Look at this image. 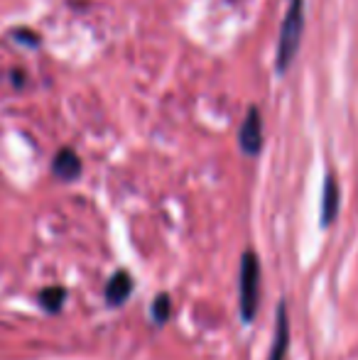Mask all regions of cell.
I'll return each instance as SVG.
<instances>
[{
	"label": "cell",
	"mask_w": 358,
	"mask_h": 360,
	"mask_svg": "<svg viewBox=\"0 0 358 360\" xmlns=\"http://www.w3.org/2000/svg\"><path fill=\"white\" fill-rule=\"evenodd\" d=\"M64 299H67V292L62 287H47L42 294H39V302H42L44 311L57 314L59 309L64 307Z\"/></svg>",
	"instance_id": "obj_8"
},
{
	"label": "cell",
	"mask_w": 358,
	"mask_h": 360,
	"mask_svg": "<svg viewBox=\"0 0 358 360\" xmlns=\"http://www.w3.org/2000/svg\"><path fill=\"white\" fill-rule=\"evenodd\" d=\"M238 145L248 157H255L263 150V118H260L258 108H248V113H245L238 133Z\"/></svg>",
	"instance_id": "obj_3"
},
{
	"label": "cell",
	"mask_w": 358,
	"mask_h": 360,
	"mask_svg": "<svg viewBox=\"0 0 358 360\" xmlns=\"http://www.w3.org/2000/svg\"><path fill=\"white\" fill-rule=\"evenodd\" d=\"M302 32H305V0H292L285 13V20H282L275 49V67L280 74H285L290 64L295 62L297 52H300Z\"/></svg>",
	"instance_id": "obj_1"
},
{
	"label": "cell",
	"mask_w": 358,
	"mask_h": 360,
	"mask_svg": "<svg viewBox=\"0 0 358 360\" xmlns=\"http://www.w3.org/2000/svg\"><path fill=\"white\" fill-rule=\"evenodd\" d=\"M287 346H290V321H287L285 302H280V307H277L275 338H272V348H270L268 360H285L287 358Z\"/></svg>",
	"instance_id": "obj_4"
},
{
	"label": "cell",
	"mask_w": 358,
	"mask_h": 360,
	"mask_svg": "<svg viewBox=\"0 0 358 360\" xmlns=\"http://www.w3.org/2000/svg\"><path fill=\"white\" fill-rule=\"evenodd\" d=\"M133 294V280H130L128 272H115L113 277L106 285V302L110 307H120L123 302H128V297Z\"/></svg>",
	"instance_id": "obj_7"
},
{
	"label": "cell",
	"mask_w": 358,
	"mask_h": 360,
	"mask_svg": "<svg viewBox=\"0 0 358 360\" xmlns=\"http://www.w3.org/2000/svg\"><path fill=\"white\" fill-rule=\"evenodd\" d=\"M170 316H172V302H170V294L162 292L153 302V319L155 323H167Z\"/></svg>",
	"instance_id": "obj_9"
},
{
	"label": "cell",
	"mask_w": 358,
	"mask_h": 360,
	"mask_svg": "<svg viewBox=\"0 0 358 360\" xmlns=\"http://www.w3.org/2000/svg\"><path fill=\"white\" fill-rule=\"evenodd\" d=\"M260 304V262L253 250H245L238 270V307L243 321H253Z\"/></svg>",
	"instance_id": "obj_2"
},
{
	"label": "cell",
	"mask_w": 358,
	"mask_h": 360,
	"mask_svg": "<svg viewBox=\"0 0 358 360\" xmlns=\"http://www.w3.org/2000/svg\"><path fill=\"white\" fill-rule=\"evenodd\" d=\"M52 172L59 176L62 181H74L79 174H82V160L74 150L64 147L54 155V162H52Z\"/></svg>",
	"instance_id": "obj_5"
},
{
	"label": "cell",
	"mask_w": 358,
	"mask_h": 360,
	"mask_svg": "<svg viewBox=\"0 0 358 360\" xmlns=\"http://www.w3.org/2000/svg\"><path fill=\"white\" fill-rule=\"evenodd\" d=\"M341 206V191L334 176H326L324 191H321V226H331Z\"/></svg>",
	"instance_id": "obj_6"
}]
</instances>
